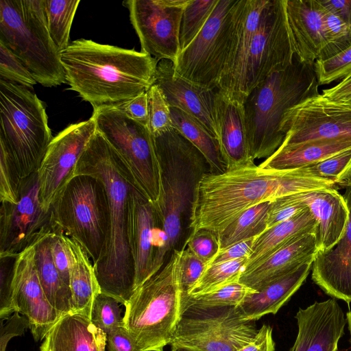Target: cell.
I'll return each instance as SVG.
<instances>
[{
    "mask_svg": "<svg viewBox=\"0 0 351 351\" xmlns=\"http://www.w3.org/2000/svg\"><path fill=\"white\" fill-rule=\"evenodd\" d=\"M338 189L332 181L298 175L294 169L254 167L206 173L199 181L191 209V233H218L244 211L264 202L302 192Z\"/></svg>",
    "mask_w": 351,
    "mask_h": 351,
    "instance_id": "1",
    "label": "cell"
},
{
    "mask_svg": "<svg viewBox=\"0 0 351 351\" xmlns=\"http://www.w3.org/2000/svg\"><path fill=\"white\" fill-rule=\"evenodd\" d=\"M88 174L104 184L110 207V233L103 257L94 266L101 293L121 304L134 292V267L128 237V197L136 186L118 153L96 130L77 164L75 175Z\"/></svg>",
    "mask_w": 351,
    "mask_h": 351,
    "instance_id": "2",
    "label": "cell"
},
{
    "mask_svg": "<svg viewBox=\"0 0 351 351\" xmlns=\"http://www.w3.org/2000/svg\"><path fill=\"white\" fill-rule=\"evenodd\" d=\"M66 83L93 108L117 106L147 92L158 62L134 49L80 38L61 52Z\"/></svg>",
    "mask_w": 351,
    "mask_h": 351,
    "instance_id": "3",
    "label": "cell"
},
{
    "mask_svg": "<svg viewBox=\"0 0 351 351\" xmlns=\"http://www.w3.org/2000/svg\"><path fill=\"white\" fill-rule=\"evenodd\" d=\"M153 139L160 174V197L154 206L167 237V261L174 250L183 249L191 234L196 187L209 169L203 155L175 128Z\"/></svg>",
    "mask_w": 351,
    "mask_h": 351,
    "instance_id": "4",
    "label": "cell"
},
{
    "mask_svg": "<svg viewBox=\"0 0 351 351\" xmlns=\"http://www.w3.org/2000/svg\"><path fill=\"white\" fill-rule=\"evenodd\" d=\"M314 64L295 55L291 64L274 73L256 86L244 104L248 147L253 160L269 158L285 136L281 123L285 112L319 94Z\"/></svg>",
    "mask_w": 351,
    "mask_h": 351,
    "instance_id": "5",
    "label": "cell"
},
{
    "mask_svg": "<svg viewBox=\"0 0 351 351\" xmlns=\"http://www.w3.org/2000/svg\"><path fill=\"white\" fill-rule=\"evenodd\" d=\"M181 254L174 250L124 305L123 326L139 351H163L171 343L182 315Z\"/></svg>",
    "mask_w": 351,
    "mask_h": 351,
    "instance_id": "6",
    "label": "cell"
},
{
    "mask_svg": "<svg viewBox=\"0 0 351 351\" xmlns=\"http://www.w3.org/2000/svg\"><path fill=\"white\" fill-rule=\"evenodd\" d=\"M53 138L45 104L36 93L0 79V155L23 181L38 171Z\"/></svg>",
    "mask_w": 351,
    "mask_h": 351,
    "instance_id": "7",
    "label": "cell"
},
{
    "mask_svg": "<svg viewBox=\"0 0 351 351\" xmlns=\"http://www.w3.org/2000/svg\"><path fill=\"white\" fill-rule=\"evenodd\" d=\"M0 42L25 64L37 83H66L61 51L47 25L44 0H0Z\"/></svg>",
    "mask_w": 351,
    "mask_h": 351,
    "instance_id": "8",
    "label": "cell"
},
{
    "mask_svg": "<svg viewBox=\"0 0 351 351\" xmlns=\"http://www.w3.org/2000/svg\"><path fill=\"white\" fill-rule=\"evenodd\" d=\"M52 208L64 234L80 243L93 265L97 264L110 233L109 202L103 182L91 175H75Z\"/></svg>",
    "mask_w": 351,
    "mask_h": 351,
    "instance_id": "9",
    "label": "cell"
},
{
    "mask_svg": "<svg viewBox=\"0 0 351 351\" xmlns=\"http://www.w3.org/2000/svg\"><path fill=\"white\" fill-rule=\"evenodd\" d=\"M99 131L118 153L136 187L154 205L160 193L159 163L148 128L130 118L117 106L93 108Z\"/></svg>",
    "mask_w": 351,
    "mask_h": 351,
    "instance_id": "10",
    "label": "cell"
},
{
    "mask_svg": "<svg viewBox=\"0 0 351 351\" xmlns=\"http://www.w3.org/2000/svg\"><path fill=\"white\" fill-rule=\"evenodd\" d=\"M239 0H218L207 22L180 53L173 74L194 84L217 89L227 60Z\"/></svg>",
    "mask_w": 351,
    "mask_h": 351,
    "instance_id": "11",
    "label": "cell"
},
{
    "mask_svg": "<svg viewBox=\"0 0 351 351\" xmlns=\"http://www.w3.org/2000/svg\"><path fill=\"white\" fill-rule=\"evenodd\" d=\"M258 331L255 321L243 319L235 306H189L170 345L196 351H238L252 341Z\"/></svg>",
    "mask_w": 351,
    "mask_h": 351,
    "instance_id": "12",
    "label": "cell"
},
{
    "mask_svg": "<svg viewBox=\"0 0 351 351\" xmlns=\"http://www.w3.org/2000/svg\"><path fill=\"white\" fill-rule=\"evenodd\" d=\"M59 226L40 200L37 172L25 180L17 203H1L0 257H16Z\"/></svg>",
    "mask_w": 351,
    "mask_h": 351,
    "instance_id": "13",
    "label": "cell"
},
{
    "mask_svg": "<svg viewBox=\"0 0 351 351\" xmlns=\"http://www.w3.org/2000/svg\"><path fill=\"white\" fill-rule=\"evenodd\" d=\"M295 55L287 23L285 0H268L250 49L246 96L270 75L291 64Z\"/></svg>",
    "mask_w": 351,
    "mask_h": 351,
    "instance_id": "14",
    "label": "cell"
},
{
    "mask_svg": "<svg viewBox=\"0 0 351 351\" xmlns=\"http://www.w3.org/2000/svg\"><path fill=\"white\" fill-rule=\"evenodd\" d=\"M189 0H128L129 11L141 43V52L176 63L181 51L180 31L183 11Z\"/></svg>",
    "mask_w": 351,
    "mask_h": 351,
    "instance_id": "15",
    "label": "cell"
},
{
    "mask_svg": "<svg viewBox=\"0 0 351 351\" xmlns=\"http://www.w3.org/2000/svg\"><path fill=\"white\" fill-rule=\"evenodd\" d=\"M281 132L285 136L280 146L282 147L320 140L351 139V109L319 93L285 112Z\"/></svg>",
    "mask_w": 351,
    "mask_h": 351,
    "instance_id": "16",
    "label": "cell"
},
{
    "mask_svg": "<svg viewBox=\"0 0 351 351\" xmlns=\"http://www.w3.org/2000/svg\"><path fill=\"white\" fill-rule=\"evenodd\" d=\"M96 131L92 117L73 123L53 138L38 171L40 197L50 209L73 178L77 164Z\"/></svg>",
    "mask_w": 351,
    "mask_h": 351,
    "instance_id": "17",
    "label": "cell"
},
{
    "mask_svg": "<svg viewBox=\"0 0 351 351\" xmlns=\"http://www.w3.org/2000/svg\"><path fill=\"white\" fill-rule=\"evenodd\" d=\"M35 245L19 254L13 267L12 300L14 311L25 316L29 329L38 341L62 317L47 299L34 261Z\"/></svg>",
    "mask_w": 351,
    "mask_h": 351,
    "instance_id": "18",
    "label": "cell"
},
{
    "mask_svg": "<svg viewBox=\"0 0 351 351\" xmlns=\"http://www.w3.org/2000/svg\"><path fill=\"white\" fill-rule=\"evenodd\" d=\"M268 0H239L231 43L217 90L244 104L246 71L252 41Z\"/></svg>",
    "mask_w": 351,
    "mask_h": 351,
    "instance_id": "19",
    "label": "cell"
},
{
    "mask_svg": "<svg viewBox=\"0 0 351 351\" xmlns=\"http://www.w3.org/2000/svg\"><path fill=\"white\" fill-rule=\"evenodd\" d=\"M154 84L161 89L170 107L191 116L217 141V89L206 88L175 75L173 63L167 60L158 62Z\"/></svg>",
    "mask_w": 351,
    "mask_h": 351,
    "instance_id": "20",
    "label": "cell"
},
{
    "mask_svg": "<svg viewBox=\"0 0 351 351\" xmlns=\"http://www.w3.org/2000/svg\"><path fill=\"white\" fill-rule=\"evenodd\" d=\"M295 318L298 332L290 351H337L347 322L335 298L300 308Z\"/></svg>",
    "mask_w": 351,
    "mask_h": 351,
    "instance_id": "21",
    "label": "cell"
},
{
    "mask_svg": "<svg viewBox=\"0 0 351 351\" xmlns=\"http://www.w3.org/2000/svg\"><path fill=\"white\" fill-rule=\"evenodd\" d=\"M128 237L134 261V291L152 276L154 232L158 222L154 204L134 186L128 197Z\"/></svg>",
    "mask_w": 351,
    "mask_h": 351,
    "instance_id": "22",
    "label": "cell"
},
{
    "mask_svg": "<svg viewBox=\"0 0 351 351\" xmlns=\"http://www.w3.org/2000/svg\"><path fill=\"white\" fill-rule=\"evenodd\" d=\"M349 210L344 232L337 243L318 252L312 265L311 278L327 295L351 303V180L344 187Z\"/></svg>",
    "mask_w": 351,
    "mask_h": 351,
    "instance_id": "23",
    "label": "cell"
},
{
    "mask_svg": "<svg viewBox=\"0 0 351 351\" xmlns=\"http://www.w3.org/2000/svg\"><path fill=\"white\" fill-rule=\"evenodd\" d=\"M315 231L294 238L261 263L244 269L239 282L258 291L306 261L315 259L318 252Z\"/></svg>",
    "mask_w": 351,
    "mask_h": 351,
    "instance_id": "24",
    "label": "cell"
},
{
    "mask_svg": "<svg viewBox=\"0 0 351 351\" xmlns=\"http://www.w3.org/2000/svg\"><path fill=\"white\" fill-rule=\"evenodd\" d=\"M285 8L297 56L314 64L327 46L322 5L317 0H285Z\"/></svg>",
    "mask_w": 351,
    "mask_h": 351,
    "instance_id": "25",
    "label": "cell"
},
{
    "mask_svg": "<svg viewBox=\"0 0 351 351\" xmlns=\"http://www.w3.org/2000/svg\"><path fill=\"white\" fill-rule=\"evenodd\" d=\"M217 125V142L226 170L255 166L248 147L243 104L219 92Z\"/></svg>",
    "mask_w": 351,
    "mask_h": 351,
    "instance_id": "26",
    "label": "cell"
},
{
    "mask_svg": "<svg viewBox=\"0 0 351 351\" xmlns=\"http://www.w3.org/2000/svg\"><path fill=\"white\" fill-rule=\"evenodd\" d=\"M107 335L80 313L62 316L48 332L40 351H105Z\"/></svg>",
    "mask_w": 351,
    "mask_h": 351,
    "instance_id": "27",
    "label": "cell"
},
{
    "mask_svg": "<svg viewBox=\"0 0 351 351\" xmlns=\"http://www.w3.org/2000/svg\"><path fill=\"white\" fill-rule=\"evenodd\" d=\"M313 261H306L292 272L249 294L235 307L236 310L243 319L251 321L277 313L302 285L311 271Z\"/></svg>",
    "mask_w": 351,
    "mask_h": 351,
    "instance_id": "28",
    "label": "cell"
},
{
    "mask_svg": "<svg viewBox=\"0 0 351 351\" xmlns=\"http://www.w3.org/2000/svg\"><path fill=\"white\" fill-rule=\"evenodd\" d=\"M306 203L317 222V250L327 251L344 232L349 218L347 203L336 189L310 191Z\"/></svg>",
    "mask_w": 351,
    "mask_h": 351,
    "instance_id": "29",
    "label": "cell"
},
{
    "mask_svg": "<svg viewBox=\"0 0 351 351\" xmlns=\"http://www.w3.org/2000/svg\"><path fill=\"white\" fill-rule=\"evenodd\" d=\"M350 148V138L320 140L280 147L258 166L262 169H296L317 163Z\"/></svg>",
    "mask_w": 351,
    "mask_h": 351,
    "instance_id": "30",
    "label": "cell"
},
{
    "mask_svg": "<svg viewBox=\"0 0 351 351\" xmlns=\"http://www.w3.org/2000/svg\"><path fill=\"white\" fill-rule=\"evenodd\" d=\"M66 241L70 252L69 287L74 313L82 314L90 318L93 302L101 293L95 268L88 254L80 243L67 236Z\"/></svg>",
    "mask_w": 351,
    "mask_h": 351,
    "instance_id": "31",
    "label": "cell"
},
{
    "mask_svg": "<svg viewBox=\"0 0 351 351\" xmlns=\"http://www.w3.org/2000/svg\"><path fill=\"white\" fill-rule=\"evenodd\" d=\"M317 222L308 208L300 214L267 229L255 239L252 254L245 269L263 262L294 238L316 230Z\"/></svg>",
    "mask_w": 351,
    "mask_h": 351,
    "instance_id": "32",
    "label": "cell"
},
{
    "mask_svg": "<svg viewBox=\"0 0 351 351\" xmlns=\"http://www.w3.org/2000/svg\"><path fill=\"white\" fill-rule=\"evenodd\" d=\"M50 235L43 237L35 245L34 261L47 299L62 317L74 313L72 294L69 286L63 281L53 263Z\"/></svg>",
    "mask_w": 351,
    "mask_h": 351,
    "instance_id": "33",
    "label": "cell"
},
{
    "mask_svg": "<svg viewBox=\"0 0 351 351\" xmlns=\"http://www.w3.org/2000/svg\"><path fill=\"white\" fill-rule=\"evenodd\" d=\"M173 127L203 155L209 173H222L226 167L222 160L217 141L196 120L183 111L171 107Z\"/></svg>",
    "mask_w": 351,
    "mask_h": 351,
    "instance_id": "34",
    "label": "cell"
},
{
    "mask_svg": "<svg viewBox=\"0 0 351 351\" xmlns=\"http://www.w3.org/2000/svg\"><path fill=\"white\" fill-rule=\"evenodd\" d=\"M271 202H264L244 211L225 229L217 233L220 251L230 245L258 237L267 229Z\"/></svg>",
    "mask_w": 351,
    "mask_h": 351,
    "instance_id": "35",
    "label": "cell"
},
{
    "mask_svg": "<svg viewBox=\"0 0 351 351\" xmlns=\"http://www.w3.org/2000/svg\"><path fill=\"white\" fill-rule=\"evenodd\" d=\"M80 2V0H44L47 28L61 52L70 44V31Z\"/></svg>",
    "mask_w": 351,
    "mask_h": 351,
    "instance_id": "36",
    "label": "cell"
},
{
    "mask_svg": "<svg viewBox=\"0 0 351 351\" xmlns=\"http://www.w3.org/2000/svg\"><path fill=\"white\" fill-rule=\"evenodd\" d=\"M247 261V258H241L208 266L193 286L190 297L211 292L228 285L239 282L240 276Z\"/></svg>",
    "mask_w": 351,
    "mask_h": 351,
    "instance_id": "37",
    "label": "cell"
},
{
    "mask_svg": "<svg viewBox=\"0 0 351 351\" xmlns=\"http://www.w3.org/2000/svg\"><path fill=\"white\" fill-rule=\"evenodd\" d=\"M298 175L333 182L345 187L351 180V148L308 167L294 169Z\"/></svg>",
    "mask_w": 351,
    "mask_h": 351,
    "instance_id": "38",
    "label": "cell"
},
{
    "mask_svg": "<svg viewBox=\"0 0 351 351\" xmlns=\"http://www.w3.org/2000/svg\"><path fill=\"white\" fill-rule=\"evenodd\" d=\"M217 2L218 0H189L183 11L180 25L181 51L192 42L203 28Z\"/></svg>",
    "mask_w": 351,
    "mask_h": 351,
    "instance_id": "39",
    "label": "cell"
},
{
    "mask_svg": "<svg viewBox=\"0 0 351 351\" xmlns=\"http://www.w3.org/2000/svg\"><path fill=\"white\" fill-rule=\"evenodd\" d=\"M255 291L239 282H234L211 292L191 296L184 310L189 306L199 308L236 307L247 295Z\"/></svg>",
    "mask_w": 351,
    "mask_h": 351,
    "instance_id": "40",
    "label": "cell"
},
{
    "mask_svg": "<svg viewBox=\"0 0 351 351\" xmlns=\"http://www.w3.org/2000/svg\"><path fill=\"white\" fill-rule=\"evenodd\" d=\"M322 8L327 46L317 60L330 58L351 46V26L322 5Z\"/></svg>",
    "mask_w": 351,
    "mask_h": 351,
    "instance_id": "41",
    "label": "cell"
},
{
    "mask_svg": "<svg viewBox=\"0 0 351 351\" xmlns=\"http://www.w3.org/2000/svg\"><path fill=\"white\" fill-rule=\"evenodd\" d=\"M147 128L152 136L161 135L173 129L171 107L161 89L154 83L147 90Z\"/></svg>",
    "mask_w": 351,
    "mask_h": 351,
    "instance_id": "42",
    "label": "cell"
},
{
    "mask_svg": "<svg viewBox=\"0 0 351 351\" xmlns=\"http://www.w3.org/2000/svg\"><path fill=\"white\" fill-rule=\"evenodd\" d=\"M120 304L115 298L100 293L92 306L91 322L106 335L123 326Z\"/></svg>",
    "mask_w": 351,
    "mask_h": 351,
    "instance_id": "43",
    "label": "cell"
},
{
    "mask_svg": "<svg viewBox=\"0 0 351 351\" xmlns=\"http://www.w3.org/2000/svg\"><path fill=\"white\" fill-rule=\"evenodd\" d=\"M314 70L319 85L329 84L334 81L351 75V46L338 54L324 60H316Z\"/></svg>",
    "mask_w": 351,
    "mask_h": 351,
    "instance_id": "44",
    "label": "cell"
},
{
    "mask_svg": "<svg viewBox=\"0 0 351 351\" xmlns=\"http://www.w3.org/2000/svg\"><path fill=\"white\" fill-rule=\"evenodd\" d=\"M0 79L32 89L37 82L23 62L0 42Z\"/></svg>",
    "mask_w": 351,
    "mask_h": 351,
    "instance_id": "45",
    "label": "cell"
},
{
    "mask_svg": "<svg viewBox=\"0 0 351 351\" xmlns=\"http://www.w3.org/2000/svg\"><path fill=\"white\" fill-rule=\"evenodd\" d=\"M308 192L285 195L272 201L268 212L267 229L306 210Z\"/></svg>",
    "mask_w": 351,
    "mask_h": 351,
    "instance_id": "46",
    "label": "cell"
},
{
    "mask_svg": "<svg viewBox=\"0 0 351 351\" xmlns=\"http://www.w3.org/2000/svg\"><path fill=\"white\" fill-rule=\"evenodd\" d=\"M207 267V265L188 247L182 249L180 257V285L182 290V313L190 298V293Z\"/></svg>",
    "mask_w": 351,
    "mask_h": 351,
    "instance_id": "47",
    "label": "cell"
},
{
    "mask_svg": "<svg viewBox=\"0 0 351 351\" xmlns=\"http://www.w3.org/2000/svg\"><path fill=\"white\" fill-rule=\"evenodd\" d=\"M184 247H188L207 267L220 252L217 234L208 230H199L191 233Z\"/></svg>",
    "mask_w": 351,
    "mask_h": 351,
    "instance_id": "48",
    "label": "cell"
},
{
    "mask_svg": "<svg viewBox=\"0 0 351 351\" xmlns=\"http://www.w3.org/2000/svg\"><path fill=\"white\" fill-rule=\"evenodd\" d=\"M16 257H0V318L14 313L12 300L13 267Z\"/></svg>",
    "mask_w": 351,
    "mask_h": 351,
    "instance_id": "49",
    "label": "cell"
},
{
    "mask_svg": "<svg viewBox=\"0 0 351 351\" xmlns=\"http://www.w3.org/2000/svg\"><path fill=\"white\" fill-rule=\"evenodd\" d=\"M50 248L53 263L60 277L69 286L70 252L66 236L60 226L50 235Z\"/></svg>",
    "mask_w": 351,
    "mask_h": 351,
    "instance_id": "50",
    "label": "cell"
},
{
    "mask_svg": "<svg viewBox=\"0 0 351 351\" xmlns=\"http://www.w3.org/2000/svg\"><path fill=\"white\" fill-rule=\"evenodd\" d=\"M15 311L9 317L1 319L0 351H5L9 341L14 337L23 335L25 329L29 328L27 318Z\"/></svg>",
    "mask_w": 351,
    "mask_h": 351,
    "instance_id": "51",
    "label": "cell"
},
{
    "mask_svg": "<svg viewBox=\"0 0 351 351\" xmlns=\"http://www.w3.org/2000/svg\"><path fill=\"white\" fill-rule=\"evenodd\" d=\"M130 118L145 125H148V107L147 92L117 106Z\"/></svg>",
    "mask_w": 351,
    "mask_h": 351,
    "instance_id": "52",
    "label": "cell"
},
{
    "mask_svg": "<svg viewBox=\"0 0 351 351\" xmlns=\"http://www.w3.org/2000/svg\"><path fill=\"white\" fill-rule=\"evenodd\" d=\"M256 238L241 241L221 250L210 263V265L220 264L241 258H247L249 259L252 254V247Z\"/></svg>",
    "mask_w": 351,
    "mask_h": 351,
    "instance_id": "53",
    "label": "cell"
},
{
    "mask_svg": "<svg viewBox=\"0 0 351 351\" xmlns=\"http://www.w3.org/2000/svg\"><path fill=\"white\" fill-rule=\"evenodd\" d=\"M106 335L108 351H139L134 339L123 326Z\"/></svg>",
    "mask_w": 351,
    "mask_h": 351,
    "instance_id": "54",
    "label": "cell"
},
{
    "mask_svg": "<svg viewBox=\"0 0 351 351\" xmlns=\"http://www.w3.org/2000/svg\"><path fill=\"white\" fill-rule=\"evenodd\" d=\"M238 351H275L272 328L263 324L252 341Z\"/></svg>",
    "mask_w": 351,
    "mask_h": 351,
    "instance_id": "55",
    "label": "cell"
},
{
    "mask_svg": "<svg viewBox=\"0 0 351 351\" xmlns=\"http://www.w3.org/2000/svg\"><path fill=\"white\" fill-rule=\"evenodd\" d=\"M322 95L333 102L351 99V75L341 80L336 86L322 90Z\"/></svg>",
    "mask_w": 351,
    "mask_h": 351,
    "instance_id": "56",
    "label": "cell"
},
{
    "mask_svg": "<svg viewBox=\"0 0 351 351\" xmlns=\"http://www.w3.org/2000/svg\"><path fill=\"white\" fill-rule=\"evenodd\" d=\"M326 10L351 26V0H317Z\"/></svg>",
    "mask_w": 351,
    "mask_h": 351,
    "instance_id": "57",
    "label": "cell"
},
{
    "mask_svg": "<svg viewBox=\"0 0 351 351\" xmlns=\"http://www.w3.org/2000/svg\"><path fill=\"white\" fill-rule=\"evenodd\" d=\"M346 322L348 324V330L350 332V341L351 343V311H348L346 314Z\"/></svg>",
    "mask_w": 351,
    "mask_h": 351,
    "instance_id": "58",
    "label": "cell"
},
{
    "mask_svg": "<svg viewBox=\"0 0 351 351\" xmlns=\"http://www.w3.org/2000/svg\"><path fill=\"white\" fill-rule=\"evenodd\" d=\"M337 103H339V104L343 105V106L351 109V99L348 100V101H339V102H337Z\"/></svg>",
    "mask_w": 351,
    "mask_h": 351,
    "instance_id": "59",
    "label": "cell"
},
{
    "mask_svg": "<svg viewBox=\"0 0 351 351\" xmlns=\"http://www.w3.org/2000/svg\"><path fill=\"white\" fill-rule=\"evenodd\" d=\"M176 349V351H196L194 350L186 348H171Z\"/></svg>",
    "mask_w": 351,
    "mask_h": 351,
    "instance_id": "60",
    "label": "cell"
},
{
    "mask_svg": "<svg viewBox=\"0 0 351 351\" xmlns=\"http://www.w3.org/2000/svg\"><path fill=\"white\" fill-rule=\"evenodd\" d=\"M171 351H176V349L174 348H171Z\"/></svg>",
    "mask_w": 351,
    "mask_h": 351,
    "instance_id": "61",
    "label": "cell"
}]
</instances>
